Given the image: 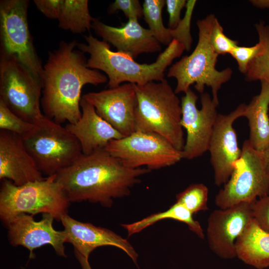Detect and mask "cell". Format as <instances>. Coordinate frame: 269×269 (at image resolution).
Returning <instances> with one entry per match:
<instances>
[{
  "label": "cell",
  "instance_id": "6da1fadb",
  "mask_svg": "<svg viewBox=\"0 0 269 269\" xmlns=\"http://www.w3.org/2000/svg\"><path fill=\"white\" fill-rule=\"evenodd\" d=\"M78 42L62 41L48 53L43 66L41 99L43 115L55 123L74 124L81 118V92L86 84L108 81L107 76L87 66L84 53L76 49Z\"/></svg>",
  "mask_w": 269,
  "mask_h": 269
},
{
  "label": "cell",
  "instance_id": "7a4b0ae2",
  "mask_svg": "<svg viewBox=\"0 0 269 269\" xmlns=\"http://www.w3.org/2000/svg\"><path fill=\"white\" fill-rule=\"evenodd\" d=\"M149 171L145 168H129L103 149L83 154L56 173V179L70 202L88 201L111 207L113 199L129 195L139 177Z\"/></svg>",
  "mask_w": 269,
  "mask_h": 269
},
{
  "label": "cell",
  "instance_id": "3957f363",
  "mask_svg": "<svg viewBox=\"0 0 269 269\" xmlns=\"http://www.w3.org/2000/svg\"><path fill=\"white\" fill-rule=\"evenodd\" d=\"M86 43H78L77 48L89 54L88 68L101 70L108 78L109 88L117 87L123 82L138 85L153 81H161L164 72L172 61L185 50L184 46L173 39L153 63L140 64L129 55L114 51L108 42L94 37L91 33L84 35Z\"/></svg>",
  "mask_w": 269,
  "mask_h": 269
},
{
  "label": "cell",
  "instance_id": "277c9868",
  "mask_svg": "<svg viewBox=\"0 0 269 269\" xmlns=\"http://www.w3.org/2000/svg\"><path fill=\"white\" fill-rule=\"evenodd\" d=\"M133 85L137 99L136 131L159 134L182 151L185 140L181 101L167 80Z\"/></svg>",
  "mask_w": 269,
  "mask_h": 269
},
{
  "label": "cell",
  "instance_id": "5b68a950",
  "mask_svg": "<svg viewBox=\"0 0 269 269\" xmlns=\"http://www.w3.org/2000/svg\"><path fill=\"white\" fill-rule=\"evenodd\" d=\"M216 17L210 14L197 21L198 40L196 46L189 55L182 57L169 68L167 76L177 81L174 90L177 94L185 93L190 86L195 84L196 90L203 93L205 86L211 88L212 99L219 105L218 91L222 85L231 78L232 70L227 68L219 71L216 68L219 55L213 48L210 35Z\"/></svg>",
  "mask_w": 269,
  "mask_h": 269
},
{
  "label": "cell",
  "instance_id": "8992f818",
  "mask_svg": "<svg viewBox=\"0 0 269 269\" xmlns=\"http://www.w3.org/2000/svg\"><path fill=\"white\" fill-rule=\"evenodd\" d=\"M56 174L20 186L2 179L0 189V218L6 227L16 216L23 213L34 216L38 213L52 215L61 221L67 214L70 202Z\"/></svg>",
  "mask_w": 269,
  "mask_h": 269
},
{
  "label": "cell",
  "instance_id": "52a82bcc",
  "mask_svg": "<svg viewBox=\"0 0 269 269\" xmlns=\"http://www.w3.org/2000/svg\"><path fill=\"white\" fill-rule=\"evenodd\" d=\"M22 137L38 169L47 176L70 166L83 154L78 140L65 127L45 116Z\"/></svg>",
  "mask_w": 269,
  "mask_h": 269
},
{
  "label": "cell",
  "instance_id": "ba28073f",
  "mask_svg": "<svg viewBox=\"0 0 269 269\" xmlns=\"http://www.w3.org/2000/svg\"><path fill=\"white\" fill-rule=\"evenodd\" d=\"M269 193V174L263 152L255 149L248 139L244 141L240 158L227 182L215 197L220 209L237 204L252 203Z\"/></svg>",
  "mask_w": 269,
  "mask_h": 269
},
{
  "label": "cell",
  "instance_id": "9c48e42d",
  "mask_svg": "<svg viewBox=\"0 0 269 269\" xmlns=\"http://www.w3.org/2000/svg\"><path fill=\"white\" fill-rule=\"evenodd\" d=\"M42 88L15 56L0 54V100L15 114L34 124L40 120Z\"/></svg>",
  "mask_w": 269,
  "mask_h": 269
},
{
  "label": "cell",
  "instance_id": "30bf717a",
  "mask_svg": "<svg viewBox=\"0 0 269 269\" xmlns=\"http://www.w3.org/2000/svg\"><path fill=\"white\" fill-rule=\"evenodd\" d=\"M29 3L28 0L0 1V54L15 56L42 83L43 66L28 26Z\"/></svg>",
  "mask_w": 269,
  "mask_h": 269
},
{
  "label": "cell",
  "instance_id": "8fae6325",
  "mask_svg": "<svg viewBox=\"0 0 269 269\" xmlns=\"http://www.w3.org/2000/svg\"><path fill=\"white\" fill-rule=\"evenodd\" d=\"M105 149L125 166L150 170L175 164L182 159V151L154 133L135 131L130 135L111 140Z\"/></svg>",
  "mask_w": 269,
  "mask_h": 269
},
{
  "label": "cell",
  "instance_id": "7c38bea8",
  "mask_svg": "<svg viewBox=\"0 0 269 269\" xmlns=\"http://www.w3.org/2000/svg\"><path fill=\"white\" fill-rule=\"evenodd\" d=\"M201 108L196 106L197 95L190 88L181 99V126L186 131L182 158L191 160L208 151L214 126L218 114L216 104L207 93L201 94Z\"/></svg>",
  "mask_w": 269,
  "mask_h": 269
},
{
  "label": "cell",
  "instance_id": "4fadbf2b",
  "mask_svg": "<svg viewBox=\"0 0 269 269\" xmlns=\"http://www.w3.org/2000/svg\"><path fill=\"white\" fill-rule=\"evenodd\" d=\"M252 203L244 202L226 209L219 208L210 214L207 239L210 249L221 259L236 258V242L253 219Z\"/></svg>",
  "mask_w": 269,
  "mask_h": 269
},
{
  "label": "cell",
  "instance_id": "5bb4252c",
  "mask_svg": "<svg viewBox=\"0 0 269 269\" xmlns=\"http://www.w3.org/2000/svg\"><path fill=\"white\" fill-rule=\"evenodd\" d=\"M82 98L124 137L136 131L137 99L133 84L127 83L99 92H89Z\"/></svg>",
  "mask_w": 269,
  "mask_h": 269
},
{
  "label": "cell",
  "instance_id": "9a60e30c",
  "mask_svg": "<svg viewBox=\"0 0 269 269\" xmlns=\"http://www.w3.org/2000/svg\"><path fill=\"white\" fill-rule=\"evenodd\" d=\"M246 104H241L228 114H218L211 137L209 149L210 162L214 171V183L225 184L234 170L235 162L240 158L241 149L238 146L233 128L235 121L244 117Z\"/></svg>",
  "mask_w": 269,
  "mask_h": 269
},
{
  "label": "cell",
  "instance_id": "2e32d148",
  "mask_svg": "<svg viewBox=\"0 0 269 269\" xmlns=\"http://www.w3.org/2000/svg\"><path fill=\"white\" fill-rule=\"evenodd\" d=\"M33 216L21 214L14 217L8 224V239L13 247L22 246L30 252L29 258H34L33 251L45 245H50L56 254L66 257L64 244L66 235L64 230L57 231L53 227L54 217L42 214V219L36 221Z\"/></svg>",
  "mask_w": 269,
  "mask_h": 269
},
{
  "label": "cell",
  "instance_id": "e0dca14e",
  "mask_svg": "<svg viewBox=\"0 0 269 269\" xmlns=\"http://www.w3.org/2000/svg\"><path fill=\"white\" fill-rule=\"evenodd\" d=\"M61 222L64 228L66 242L71 244L74 250L85 258L88 259L97 248L113 246L124 251L136 264L138 255L133 246L126 239L111 230L80 222L67 214L62 216Z\"/></svg>",
  "mask_w": 269,
  "mask_h": 269
},
{
  "label": "cell",
  "instance_id": "ac0fdd59",
  "mask_svg": "<svg viewBox=\"0 0 269 269\" xmlns=\"http://www.w3.org/2000/svg\"><path fill=\"white\" fill-rule=\"evenodd\" d=\"M21 136L0 130V179L20 186L43 179Z\"/></svg>",
  "mask_w": 269,
  "mask_h": 269
},
{
  "label": "cell",
  "instance_id": "d6986e66",
  "mask_svg": "<svg viewBox=\"0 0 269 269\" xmlns=\"http://www.w3.org/2000/svg\"><path fill=\"white\" fill-rule=\"evenodd\" d=\"M92 28L103 40L133 58L143 53L159 52L161 49L152 31L143 27L137 19H128L122 26L115 27L95 18Z\"/></svg>",
  "mask_w": 269,
  "mask_h": 269
},
{
  "label": "cell",
  "instance_id": "ffe728a7",
  "mask_svg": "<svg viewBox=\"0 0 269 269\" xmlns=\"http://www.w3.org/2000/svg\"><path fill=\"white\" fill-rule=\"evenodd\" d=\"M80 107V119L75 123H68L65 128L78 140L83 154H90L105 149L111 140L124 137L102 118L94 107L82 98Z\"/></svg>",
  "mask_w": 269,
  "mask_h": 269
},
{
  "label": "cell",
  "instance_id": "44dd1931",
  "mask_svg": "<svg viewBox=\"0 0 269 269\" xmlns=\"http://www.w3.org/2000/svg\"><path fill=\"white\" fill-rule=\"evenodd\" d=\"M195 4L194 1L187 2L184 17L176 28L171 29L166 28L163 22L162 12L165 0H144L142 4L144 19L154 37L160 44L168 46L173 39H176L184 46L185 50L188 51L192 43L190 25Z\"/></svg>",
  "mask_w": 269,
  "mask_h": 269
},
{
  "label": "cell",
  "instance_id": "7402d4cb",
  "mask_svg": "<svg viewBox=\"0 0 269 269\" xmlns=\"http://www.w3.org/2000/svg\"><path fill=\"white\" fill-rule=\"evenodd\" d=\"M236 257L257 269L269 267V233L253 219L236 244Z\"/></svg>",
  "mask_w": 269,
  "mask_h": 269
},
{
  "label": "cell",
  "instance_id": "603a6c76",
  "mask_svg": "<svg viewBox=\"0 0 269 269\" xmlns=\"http://www.w3.org/2000/svg\"><path fill=\"white\" fill-rule=\"evenodd\" d=\"M260 93L246 105L244 117L248 120V139L257 150L264 152L269 147V83L261 81Z\"/></svg>",
  "mask_w": 269,
  "mask_h": 269
},
{
  "label": "cell",
  "instance_id": "cb8c5ba5",
  "mask_svg": "<svg viewBox=\"0 0 269 269\" xmlns=\"http://www.w3.org/2000/svg\"><path fill=\"white\" fill-rule=\"evenodd\" d=\"M95 18L89 12L87 0H60L57 20L58 26L75 34L92 28Z\"/></svg>",
  "mask_w": 269,
  "mask_h": 269
},
{
  "label": "cell",
  "instance_id": "d4e9b609",
  "mask_svg": "<svg viewBox=\"0 0 269 269\" xmlns=\"http://www.w3.org/2000/svg\"><path fill=\"white\" fill-rule=\"evenodd\" d=\"M193 214L183 205L176 202L167 210L152 214L140 221L130 224H122L125 228L129 236L138 233L157 221L170 219L182 222L187 224L189 229L200 238L204 239L203 230L199 222L195 220Z\"/></svg>",
  "mask_w": 269,
  "mask_h": 269
},
{
  "label": "cell",
  "instance_id": "484cf974",
  "mask_svg": "<svg viewBox=\"0 0 269 269\" xmlns=\"http://www.w3.org/2000/svg\"><path fill=\"white\" fill-rule=\"evenodd\" d=\"M260 48L248 65L246 75L248 81L260 80L269 83V26L261 21L255 25Z\"/></svg>",
  "mask_w": 269,
  "mask_h": 269
},
{
  "label": "cell",
  "instance_id": "4316f807",
  "mask_svg": "<svg viewBox=\"0 0 269 269\" xmlns=\"http://www.w3.org/2000/svg\"><path fill=\"white\" fill-rule=\"evenodd\" d=\"M208 187L202 183H195L177 194L176 202L183 205L193 214L208 209Z\"/></svg>",
  "mask_w": 269,
  "mask_h": 269
},
{
  "label": "cell",
  "instance_id": "83f0119b",
  "mask_svg": "<svg viewBox=\"0 0 269 269\" xmlns=\"http://www.w3.org/2000/svg\"><path fill=\"white\" fill-rule=\"evenodd\" d=\"M35 124L28 122L12 112L0 100V129L7 131L22 137L31 132Z\"/></svg>",
  "mask_w": 269,
  "mask_h": 269
},
{
  "label": "cell",
  "instance_id": "f1b7e54d",
  "mask_svg": "<svg viewBox=\"0 0 269 269\" xmlns=\"http://www.w3.org/2000/svg\"><path fill=\"white\" fill-rule=\"evenodd\" d=\"M210 43L214 50L219 55L230 54L238 46V42L227 37L223 28L216 18L214 22L210 35Z\"/></svg>",
  "mask_w": 269,
  "mask_h": 269
},
{
  "label": "cell",
  "instance_id": "f546056e",
  "mask_svg": "<svg viewBox=\"0 0 269 269\" xmlns=\"http://www.w3.org/2000/svg\"><path fill=\"white\" fill-rule=\"evenodd\" d=\"M123 11L128 19H137L143 16V7L138 0H116L108 9L109 13Z\"/></svg>",
  "mask_w": 269,
  "mask_h": 269
},
{
  "label": "cell",
  "instance_id": "4dcf8cb0",
  "mask_svg": "<svg viewBox=\"0 0 269 269\" xmlns=\"http://www.w3.org/2000/svg\"><path fill=\"white\" fill-rule=\"evenodd\" d=\"M260 48V44L258 42L256 45L250 46H237L234 48L230 54L236 60L239 71L245 74L248 65L258 54Z\"/></svg>",
  "mask_w": 269,
  "mask_h": 269
},
{
  "label": "cell",
  "instance_id": "1f68e13d",
  "mask_svg": "<svg viewBox=\"0 0 269 269\" xmlns=\"http://www.w3.org/2000/svg\"><path fill=\"white\" fill-rule=\"evenodd\" d=\"M253 219L265 231L269 233V193L252 204Z\"/></svg>",
  "mask_w": 269,
  "mask_h": 269
},
{
  "label": "cell",
  "instance_id": "d6a6232c",
  "mask_svg": "<svg viewBox=\"0 0 269 269\" xmlns=\"http://www.w3.org/2000/svg\"><path fill=\"white\" fill-rule=\"evenodd\" d=\"M187 0H166L165 4L169 15L168 28L174 29L180 23L181 19L180 14L181 10L186 7Z\"/></svg>",
  "mask_w": 269,
  "mask_h": 269
},
{
  "label": "cell",
  "instance_id": "836d02e7",
  "mask_svg": "<svg viewBox=\"0 0 269 269\" xmlns=\"http://www.w3.org/2000/svg\"><path fill=\"white\" fill-rule=\"evenodd\" d=\"M33 2L37 9L44 16L57 20L60 0H34Z\"/></svg>",
  "mask_w": 269,
  "mask_h": 269
},
{
  "label": "cell",
  "instance_id": "e575fe53",
  "mask_svg": "<svg viewBox=\"0 0 269 269\" xmlns=\"http://www.w3.org/2000/svg\"><path fill=\"white\" fill-rule=\"evenodd\" d=\"M74 254L79 261L82 269H92L90 265L88 259L83 257L76 251L74 250Z\"/></svg>",
  "mask_w": 269,
  "mask_h": 269
},
{
  "label": "cell",
  "instance_id": "d590c367",
  "mask_svg": "<svg viewBox=\"0 0 269 269\" xmlns=\"http://www.w3.org/2000/svg\"><path fill=\"white\" fill-rule=\"evenodd\" d=\"M253 6L260 8H269V0H251Z\"/></svg>",
  "mask_w": 269,
  "mask_h": 269
},
{
  "label": "cell",
  "instance_id": "8d00e7d4",
  "mask_svg": "<svg viewBox=\"0 0 269 269\" xmlns=\"http://www.w3.org/2000/svg\"><path fill=\"white\" fill-rule=\"evenodd\" d=\"M263 154L266 163L267 171L269 174V147L263 152Z\"/></svg>",
  "mask_w": 269,
  "mask_h": 269
}]
</instances>
